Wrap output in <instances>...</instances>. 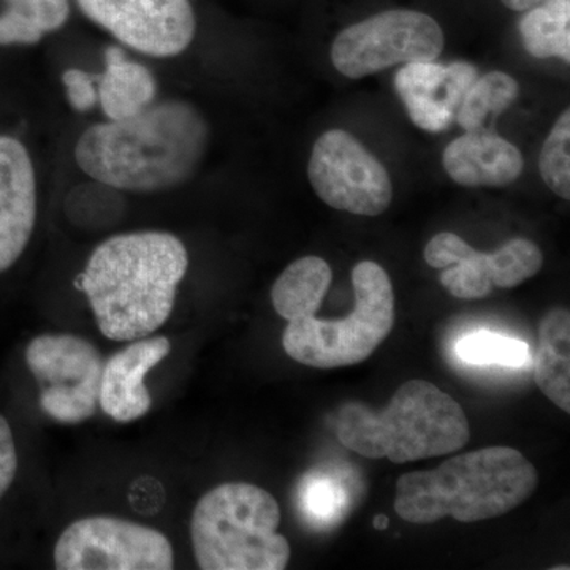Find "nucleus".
<instances>
[{
  "label": "nucleus",
  "mask_w": 570,
  "mask_h": 570,
  "mask_svg": "<svg viewBox=\"0 0 570 570\" xmlns=\"http://www.w3.org/2000/svg\"><path fill=\"white\" fill-rule=\"evenodd\" d=\"M71 0H2L0 50H31L66 31Z\"/></svg>",
  "instance_id": "obj_17"
},
{
  "label": "nucleus",
  "mask_w": 570,
  "mask_h": 570,
  "mask_svg": "<svg viewBox=\"0 0 570 570\" xmlns=\"http://www.w3.org/2000/svg\"><path fill=\"white\" fill-rule=\"evenodd\" d=\"M276 498L246 482L223 483L200 498L190 521L195 560L204 570H283L291 543L277 532Z\"/></svg>",
  "instance_id": "obj_6"
},
{
  "label": "nucleus",
  "mask_w": 570,
  "mask_h": 570,
  "mask_svg": "<svg viewBox=\"0 0 570 570\" xmlns=\"http://www.w3.org/2000/svg\"><path fill=\"white\" fill-rule=\"evenodd\" d=\"M539 170L551 193L570 198V111L566 110L550 130L539 157Z\"/></svg>",
  "instance_id": "obj_24"
},
{
  "label": "nucleus",
  "mask_w": 570,
  "mask_h": 570,
  "mask_svg": "<svg viewBox=\"0 0 570 570\" xmlns=\"http://www.w3.org/2000/svg\"><path fill=\"white\" fill-rule=\"evenodd\" d=\"M519 82L504 71H490L472 82L463 97L456 121L466 132L483 129L490 115H501L519 97Z\"/></svg>",
  "instance_id": "obj_21"
},
{
  "label": "nucleus",
  "mask_w": 570,
  "mask_h": 570,
  "mask_svg": "<svg viewBox=\"0 0 570 570\" xmlns=\"http://www.w3.org/2000/svg\"><path fill=\"white\" fill-rule=\"evenodd\" d=\"M543 265L542 250L527 238H513L491 254L493 284L513 288L538 275Z\"/></svg>",
  "instance_id": "obj_23"
},
{
  "label": "nucleus",
  "mask_w": 570,
  "mask_h": 570,
  "mask_svg": "<svg viewBox=\"0 0 570 570\" xmlns=\"http://www.w3.org/2000/svg\"><path fill=\"white\" fill-rule=\"evenodd\" d=\"M389 523L390 520L387 515H377L373 521L374 528H376L379 531L387 530Z\"/></svg>",
  "instance_id": "obj_28"
},
{
  "label": "nucleus",
  "mask_w": 570,
  "mask_h": 570,
  "mask_svg": "<svg viewBox=\"0 0 570 570\" xmlns=\"http://www.w3.org/2000/svg\"><path fill=\"white\" fill-rule=\"evenodd\" d=\"M538 485V469L519 450L480 449L453 456L436 469L401 475L395 510L412 524H433L445 517L475 523L520 508Z\"/></svg>",
  "instance_id": "obj_2"
},
{
  "label": "nucleus",
  "mask_w": 570,
  "mask_h": 570,
  "mask_svg": "<svg viewBox=\"0 0 570 570\" xmlns=\"http://www.w3.org/2000/svg\"><path fill=\"white\" fill-rule=\"evenodd\" d=\"M307 178L317 197L337 212L381 216L393 200L387 168L346 130H328L317 138Z\"/></svg>",
  "instance_id": "obj_12"
},
{
  "label": "nucleus",
  "mask_w": 570,
  "mask_h": 570,
  "mask_svg": "<svg viewBox=\"0 0 570 570\" xmlns=\"http://www.w3.org/2000/svg\"><path fill=\"white\" fill-rule=\"evenodd\" d=\"M47 85L66 121H122L156 100L163 75L111 39L86 41L52 37Z\"/></svg>",
  "instance_id": "obj_5"
},
{
  "label": "nucleus",
  "mask_w": 570,
  "mask_h": 570,
  "mask_svg": "<svg viewBox=\"0 0 570 570\" xmlns=\"http://www.w3.org/2000/svg\"><path fill=\"white\" fill-rule=\"evenodd\" d=\"M523 47L539 59L570 62V0H542L520 20Z\"/></svg>",
  "instance_id": "obj_20"
},
{
  "label": "nucleus",
  "mask_w": 570,
  "mask_h": 570,
  "mask_svg": "<svg viewBox=\"0 0 570 570\" xmlns=\"http://www.w3.org/2000/svg\"><path fill=\"white\" fill-rule=\"evenodd\" d=\"M20 471L17 439L10 420L0 412V504L13 489Z\"/></svg>",
  "instance_id": "obj_26"
},
{
  "label": "nucleus",
  "mask_w": 570,
  "mask_h": 570,
  "mask_svg": "<svg viewBox=\"0 0 570 570\" xmlns=\"http://www.w3.org/2000/svg\"><path fill=\"white\" fill-rule=\"evenodd\" d=\"M535 384L551 403L570 412V314L553 309L539 326Z\"/></svg>",
  "instance_id": "obj_19"
},
{
  "label": "nucleus",
  "mask_w": 570,
  "mask_h": 570,
  "mask_svg": "<svg viewBox=\"0 0 570 570\" xmlns=\"http://www.w3.org/2000/svg\"><path fill=\"white\" fill-rule=\"evenodd\" d=\"M352 285L355 303L348 316L288 322L283 335L285 354L317 370L358 365L374 354L395 325V291L387 272L371 261L355 265Z\"/></svg>",
  "instance_id": "obj_7"
},
{
  "label": "nucleus",
  "mask_w": 570,
  "mask_h": 570,
  "mask_svg": "<svg viewBox=\"0 0 570 570\" xmlns=\"http://www.w3.org/2000/svg\"><path fill=\"white\" fill-rule=\"evenodd\" d=\"M171 352L165 336L141 337L104 363L99 404L108 417L130 423L148 414L153 397L146 389L145 377L154 366Z\"/></svg>",
  "instance_id": "obj_14"
},
{
  "label": "nucleus",
  "mask_w": 570,
  "mask_h": 570,
  "mask_svg": "<svg viewBox=\"0 0 570 570\" xmlns=\"http://www.w3.org/2000/svg\"><path fill=\"white\" fill-rule=\"evenodd\" d=\"M26 366L40 385V407L56 422L77 425L96 414L104 356L77 335H39L24 352Z\"/></svg>",
  "instance_id": "obj_10"
},
{
  "label": "nucleus",
  "mask_w": 570,
  "mask_h": 570,
  "mask_svg": "<svg viewBox=\"0 0 570 570\" xmlns=\"http://www.w3.org/2000/svg\"><path fill=\"white\" fill-rule=\"evenodd\" d=\"M426 264L441 273V284L460 299H482L493 292L491 254L480 253L452 232H442L425 247Z\"/></svg>",
  "instance_id": "obj_16"
},
{
  "label": "nucleus",
  "mask_w": 570,
  "mask_h": 570,
  "mask_svg": "<svg viewBox=\"0 0 570 570\" xmlns=\"http://www.w3.org/2000/svg\"><path fill=\"white\" fill-rule=\"evenodd\" d=\"M66 116L45 81L17 121L0 126V277L28 254L48 200H55Z\"/></svg>",
  "instance_id": "obj_3"
},
{
  "label": "nucleus",
  "mask_w": 570,
  "mask_h": 570,
  "mask_svg": "<svg viewBox=\"0 0 570 570\" xmlns=\"http://www.w3.org/2000/svg\"><path fill=\"white\" fill-rule=\"evenodd\" d=\"M456 354L469 365L523 367L531 363L530 347L523 341L497 333H472L460 340Z\"/></svg>",
  "instance_id": "obj_22"
},
{
  "label": "nucleus",
  "mask_w": 570,
  "mask_h": 570,
  "mask_svg": "<svg viewBox=\"0 0 570 570\" xmlns=\"http://www.w3.org/2000/svg\"><path fill=\"white\" fill-rule=\"evenodd\" d=\"M108 39L159 69L195 73L200 22L193 0H75Z\"/></svg>",
  "instance_id": "obj_8"
},
{
  "label": "nucleus",
  "mask_w": 570,
  "mask_h": 570,
  "mask_svg": "<svg viewBox=\"0 0 570 570\" xmlns=\"http://www.w3.org/2000/svg\"><path fill=\"white\" fill-rule=\"evenodd\" d=\"M336 434L344 448L365 459L404 464L466 448L471 428L452 396L431 382L412 379L397 387L384 411L344 404Z\"/></svg>",
  "instance_id": "obj_4"
},
{
  "label": "nucleus",
  "mask_w": 570,
  "mask_h": 570,
  "mask_svg": "<svg viewBox=\"0 0 570 570\" xmlns=\"http://www.w3.org/2000/svg\"><path fill=\"white\" fill-rule=\"evenodd\" d=\"M175 554L163 532L116 517H86L55 547L58 570H170Z\"/></svg>",
  "instance_id": "obj_11"
},
{
  "label": "nucleus",
  "mask_w": 570,
  "mask_h": 570,
  "mask_svg": "<svg viewBox=\"0 0 570 570\" xmlns=\"http://www.w3.org/2000/svg\"><path fill=\"white\" fill-rule=\"evenodd\" d=\"M444 45V32L430 14L387 10L337 33L332 62L344 77L360 80L400 63L436 61Z\"/></svg>",
  "instance_id": "obj_9"
},
{
  "label": "nucleus",
  "mask_w": 570,
  "mask_h": 570,
  "mask_svg": "<svg viewBox=\"0 0 570 570\" xmlns=\"http://www.w3.org/2000/svg\"><path fill=\"white\" fill-rule=\"evenodd\" d=\"M478 78V69L468 62H412L397 71L395 88L412 122L436 134L452 124L463 97Z\"/></svg>",
  "instance_id": "obj_13"
},
{
  "label": "nucleus",
  "mask_w": 570,
  "mask_h": 570,
  "mask_svg": "<svg viewBox=\"0 0 570 570\" xmlns=\"http://www.w3.org/2000/svg\"><path fill=\"white\" fill-rule=\"evenodd\" d=\"M332 281V266L324 258L317 255L296 258L273 284L272 305L287 322L316 316Z\"/></svg>",
  "instance_id": "obj_18"
},
{
  "label": "nucleus",
  "mask_w": 570,
  "mask_h": 570,
  "mask_svg": "<svg viewBox=\"0 0 570 570\" xmlns=\"http://www.w3.org/2000/svg\"><path fill=\"white\" fill-rule=\"evenodd\" d=\"M509 10L512 11H527L532 9V7L538 6V3L542 2V0H501Z\"/></svg>",
  "instance_id": "obj_27"
},
{
  "label": "nucleus",
  "mask_w": 570,
  "mask_h": 570,
  "mask_svg": "<svg viewBox=\"0 0 570 570\" xmlns=\"http://www.w3.org/2000/svg\"><path fill=\"white\" fill-rule=\"evenodd\" d=\"M189 266V249L174 232H116L92 247L77 285L105 337L141 340L170 318Z\"/></svg>",
  "instance_id": "obj_1"
},
{
  "label": "nucleus",
  "mask_w": 570,
  "mask_h": 570,
  "mask_svg": "<svg viewBox=\"0 0 570 570\" xmlns=\"http://www.w3.org/2000/svg\"><path fill=\"white\" fill-rule=\"evenodd\" d=\"M442 165L464 187H502L520 178L523 154L513 142L489 130H474L450 142Z\"/></svg>",
  "instance_id": "obj_15"
},
{
  "label": "nucleus",
  "mask_w": 570,
  "mask_h": 570,
  "mask_svg": "<svg viewBox=\"0 0 570 570\" xmlns=\"http://www.w3.org/2000/svg\"><path fill=\"white\" fill-rule=\"evenodd\" d=\"M302 504L313 520L330 523L346 508V491L337 485L336 480L309 475L302 487Z\"/></svg>",
  "instance_id": "obj_25"
}]
</instances>
